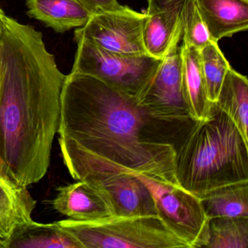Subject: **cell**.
Instances as JSON below:
<instances>
[{"instance_id": "cell-23", "label": "cell", "mask_w": 248, "mask_h": 248, "mask_svg": "<svg viewBox=\"0 0 248 248\" xmlns=\"http://www.w3.org/2000/svg\"><path fill=\"white\" fill-rule=\"evenodd\" d=\"M92 14L114 11L123 7L117 0H77Z\"/></svg>"}, {"instance_id": "cell-6", "label": "cell", "mask_w": 248, "mask_h": 248, "mask_svg": "<svg viewBox=\"0 0 248 248\" xmlns=\"http://www.w3.org/2000/svg\"><path fill=\"white\" fill-rule=\"evenodd\" d=\"M139 176L150 191L157 216L169 230L188 248H204L208 219L201 200L181 187Z\"/></svg>"}, {"instance_id": "cell-4", "label": "cell", "mask_w": 248, "mask_h": 248, "mask_svg": "<svg viewBox=\"0 0 248 248\" xmlns=\"http://www.w3.org/2000/svg\"><path fill=\"white\" fill-rule=\"evenodd\" d=\"M83 248H175L188 245L158 216L113 217L98 221H57Z\"/></svg>"}, {"instance_id": "cell-13", "label": "cell", "mask_w": 248, "mask_h": 248, "mask_svg": "<svg viewBox=\"0 0 248 248\" xmlns=\"http://www.w3.org/2000/svg\"><path fill=\"white\" fill-rule=\"evenodd\" d=\"M182 59V84L188 114L194 121L207 119L213 104L207 98L200 50L183 43L180 47Z\"/></svg>"}, {"instance_id": "cell-7", "label": "cell", "mask_w": 248, "mask_h": 248, "mask_svg": "<svg viewBox=\"0 0 248 248\" xmlns=\"http://www.w3.org/2000/svg\"><path fill=\"white\" fill-rule=\"evenodd\" d=\"M146 16L123 5L118 10L92 14L86 24L75 30V38L117 54L148 55L143 40Z\"/></svg>"}, {"instance_id": "cell-16", "label": "cell", "mask_w": 248, "mask_h": 248, "mask_svg": "<svg viewBox=\"0 0 248 248\" xmlns=\"http://www.w3.org/2000/svg\"><path fill=\"white\" fill-rule=\"evenodd\" d=\"M83 248L82 245L58 222L33 221L18 228L5 242L3 248Z\"/></svg>"}, {"instance_id": "cell-15", "label": "cell", "mask_w": 248, "mask_h": 248, "mask_svg": "<svg viewBox=\"0 0 248 248\" xmlns=\"http://www.w3.org/2000/svg\"><path fill=\"white\" fill-rule=\"evenodd\" d=\"M146 16L143 30L145 49L149 56L162 60L182 39L181 14L164 12Z\"/></svg>"}, {"instance_id": "cell-20", "label": "cell", "mask_w": 248, "mask_h": 248, "mask_svg": "<svg viewBox=\"0 0 248 248\" xmlns=\"http://www.w3.org/2000/svg\"><path fill=\"white\" fill-rule=\"evenodd\" d=\"M207 98L214 104L217 101L225 76L232 66L219 47L217 42L210 40L200 50Z\"/></svg>"}, {"instance_id": "cell-19", "label": "cell", "mask_w": 248, "mask_h": 248, "mask_svg": "<svg viewBox=\"0 0 248 248\" xmlns=\"http://www.w3.org/2000/svg\"><path fill=\"white\" fill-rule=\"evenodd\" d=\"M207 230V240L204 248H248V217L209 219Z\"/></svg>"}, {"instance_id": "cell-12", "label": "cell", "mask_w": 248, "mask_h": 248, "mask_svg": "<svg viewBox=\"0 0 248 248\" xmlns=\"http://www.w3.org/2000/svg\"><path fill=\"white\" fill-rule=\"evenodd\" d=\"M211 40L245 31L248 29V0H196Z\"/></svg>"}, {"instance_id": "cell-18", "label": "cell", "mask_w": 248, "mask_h": 248, "mask_svg": "<svg viewBox=\"0 0 248 248\" xmlns=\"http://www.w3.org/2000/svg\"><path fill=\"white\" fill-rule=\"evenodd\" d=\"M207 219L248 217V182L217 188L200 198Z\"/></svg>"}, {"instance_id": "cell-14", "label": "cell", "mask_w": 248, "mask_h": 248, "mask_svg": "<svg viewBox=\"0 0 248 248\" xmlns=\"http://www.w3.org/2000/svg\"><path fill=\"white\" fill-rule=\"evenodd\" d=\"M27 15L57 33L83 27L92 14L77 0H27Z\"/></svg>"}, {"instance_id": "cell-1", "label": "cell", "mask_w": 248, "mask_h": 248, "mask_svg": "<svg viewBox=\"0 0 248 248\" xmlns=\"http://www.w3.org/2000/svg\"><path fill=\"white\" fill-rule=\"evenodd\" d=\"M193 123L159 117L137 98L71 72L58 133L65 166L77 181L129 173L179 186L175 146Z\"/></svg>"}, {"instance_id": "cell-9", "label": "cell", "mask_w": 248, "mask_h": 248, "mask_svg": "<svg viewBox=\"0 0 248 248\" xmlns=\"http://www.w3.org/2000/svg\"><path fill=\"white\" fill-rule=\"evenodd\" d=\"M83 181L105 199L114 217L157 216L152 194L139 175L112 174Z\"/></svg>"}, {"instance_id": "cell-10", "label": "cell", "mask_w": 248, "mask_h": 248, "mask_svg": "<svg viewBox=\"0 0 248 248\" xmlns=\"http://www.w3.org/2000/svg\"><path fill=\"white\" fill-rule=\"evenodd\" d=\"M53 206L58 213L79 221H98L114 216L105 199L83 181L59 187Z\"/></svg>"}, {"instance_id": "cell-17", "label": "cell", "mask_w": 248, "mask_h": 248, "mask_svg": "<svg viewBox=\"0 0 248 248\" xmlns=\"http://www.w3.org/2000/svg\"><path fill=\"white\" fill-rule=\"evenodd\" d=\"M232 120L248 143V80L231 67L225 76L215 103Z\"/></svg>"}, {"instance_id": "cell-2", "label": "cell", "mask_w": 248, "mask_h": 248, "mask_svg": "<svg viewBox=\"0 0 248 248\" xmlns=\"http://www.w3.org/2000/svg\"><path fill=\"white\" fill-rule=\"evenodd\" d=\"M66 75L43 34L5 15L0 47V168L29 186L48 170Z\"/></svg>"}, {"instance_id": "cell-5", "label": "cell", "mask_w": 248, "mask_h": 248, "mask_svg": "<svg viewBox=\"0 0 248 248\" xmlns=\"http://www.w3.org/2000/svg\"><path fill=\"white\" fill-rule=\"evenodd\" d=\"M75 41L78 49L71 72L96 78L138 99L149 86L162 61L149 55L111 53L82 38Z\"/></svg>"}, {"instance_id": "cell-24", "label": "cell", "mask_w": 248, "mask_h": 248, "mask_svg": "<svg viewBox=\"0 0 248 248\" xmlns=\"http://www.w3.org/2000/svg\"><path fill=\"white\" fill-rule=\"evenodd\" d=\"M6 14L3 10L0 8V47H1V38H2V28H3V21Z\"/></svg>"}, {"instance_id": "cell-3", "label": "cell", "mask_w": 248, "mask_h": 248, "mask_svg": "<svg viewBox=\"0 0 248 248\" xmlns=\"http://www.w3.org/2000/svg\"><path fill=\"white\" fill-rule=\"evenodd\" d=\"M175 151L178 186L200 199L226 186L248 182V143L215 103L209 117L194 121Z\"/></svg>"}, {"instance_id": "cell-8", "label": "cell", "mask_w": 248, "mask_h": 248, "mask_svg": "<svg viewBox=\"0 0 248 248\" xmlns=\"http://www.w3.org/2000/svg\"><path fill=\"white\" fill-rule=\"evenodd\" d=\"M179 44L171 47L139 101L163 118L192 123L184 99Z\"/></svg>"}, {"instance_id": "cell-22", "label": "cell", "mask_w": 248, "mask_h": 248, "mask_svg": "<svg viewBox=\"0 0 248 248\" xmlns=\"http://www.w3.org/2000/svg\"><path fill=\"white\" fill-rule=\"evenodd\" d=\"M146 15L164 12H175L181 14L183 6L188 0H146Z\"/></svg>"}, {"instance_id": "cell-11", "label": "cell", "mask_w": 248, "mask_h": 248, "mask_svg": "<svg viewBox=\"0 0 248 248\" xmlns=\"http://www.w3.org/2000/svg\"><path fill=\"white\" fill-rule=\"evenodd\" d=\"M36 204L27 187L17 184L0 168V248L18 228L33 221Z\"/></svg>"}, {"instance_id": "cell-21", "label": "cell", "mask_w": 248, "mask_h": 248, "mask_svg": "<svg viewBox=\"0 0 248 248\" xmlns=\"http://www.w3.org/2000/svg\"><path fill=\"white\" fill-rule=\"evenodd\" d=\"M183 42L201 50L211 40L197 8L196 0H188L181 12Z\"/></svg>"}]
</instances>
